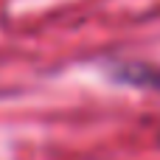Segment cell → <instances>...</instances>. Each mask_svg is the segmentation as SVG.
Segmentation results:
<instances>
[{"mask_svg":"<svg viewBox=\"0 0 160 160\" xmlns=\"http://www.w3.org/2000/svg\"><path fill=\"white\" fill-rule=\"evenodd\" d=\"M107 73L118 84L138 87V90H149V93H160V65H155V62L112 59V62H107Z\"/></svg>","mask_w":160,"mask_h":160,"instance_id":"cell-1","label":"cell"}]
</instances>
